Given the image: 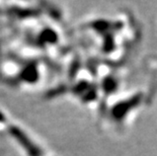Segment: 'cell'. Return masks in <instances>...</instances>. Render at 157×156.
<instances>
[]
</instances>
